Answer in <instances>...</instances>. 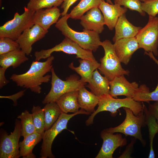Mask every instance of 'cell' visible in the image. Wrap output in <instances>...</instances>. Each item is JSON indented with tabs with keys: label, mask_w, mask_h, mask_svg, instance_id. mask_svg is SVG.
Returning a JSON list of instances; mask_svg holds the SVG:
<instances>
[{
	"label": "cell",
	"mask_w": 158,
	"mask_h": 158,
	"mask_svg": "<svg viewBox=\"0 0 158 158\" xmlns=\"http://www.w3.org/2000/svg\"><path fill=\"white\" fill-rule=\"evenodd\" d=\"M54 59V56L51 55L44 62L33 61L26 72L20 74H13L10 79L18 86L29 89L36 93L40 94L42 92L41 85L48 83L51 77V75H45L51 71Z\"/></svg>",
	"instance_id": "cell-1"
},
{
	"label": "cell",
	"mask_w": 158,
	"mask_h": 158,
	"mask_svg": "<svg viewBox=\"0 0 158 158\" xmlns=\"http://www.w3.org/2000/svg\"><path fill=\"white\" fill-rule=\"evenodd\" d=\"M69 18V14L62 16L56 22L55 26L65 37L75 42L83 49L92 52L96 51L101 42L99 34L84 29L82 32L75 31L68 24L67 20Z\"/></svg>",
	"instance_id": "cell-2"
},
{
	"label": "cell",
	"mask_w": 158,
	"mask_h": 158,
	"mask_svg": "<svg viewBox=\"0 0 158 158\" xmlns=\"http://www.w3.org/2000/svg\"><path fill=\"white\" fill-rule=\"evenodd\" d=\"M99 97L97 109L86 121V125L87 126L93 123L95 116L101 112L109 111L112 116H114L119 109L126 107L131 109L135 115H137L143 110V104L132 98L126 97L123 99H115L109 94L103 95Z\"/></svg>",
	"instance_id": "cell-3"
},
{
	"label": "cell",
	"mask_w": 158,
	"mask_h": 158,
	"mask_svg": "<svg viewBox=\"0 0 158 158\" xmlns=\"http://www.w3.org/2000/svg\"><path fill=\"white\" fill-rule=\"evenodd\" d=\"M51 72V87L49 92L42 101L44 104L55 102L63 94L70 92L79 90L87 85V83L83 82L76 74L71 75L66 78L65 80H63L57 75L53 67Z\"/></svg>",
	"instance_id": "cell-4"
},
{
	"label": "cell",
	"mask_w": 158,
	"mask_h": 158,
	"mask_svg": "<svg viewBox=\"0 0 158 158\" xmlns=\"http://www.w3.org/2000/svg\"><path fill=\"white\" fill-rule=\"evenodd\" d=\"M100 46L103 47L104 51V56L100 59V65L98 68L100 73L110 81L119 75H128L129 71L122 68L111 42L106 40L101 42Z\"/></svg>",
	"instance_id": "cell-5"
},
{
	"label": "cell",
	"mask_w": 158,
	"mask_h": 158,
	"mask_svg": "<svg viewBox=\"0 0 158 158\" xmlns=\"http://www.w3.org/2000/svg\"><path fill=\"white\" fill-rule=\"evenodd\" d=\"M123 108L126 113V118L123 122L117 126L106 129L105 130L112 133L118 132L123 134L126 136H133L138 139L143 146H145L146 142L143 138L141 130V127L146 125L144 110L135 115L130 109L126 107Z\"/></svg>",
	"instance_id": "cell-6"
},
{
	"label": "cell",
	"mask_w": 158,
	"mask_h": 158,
	"mask_svg": "<svg viewBox=\"0 0 158 158\" xmlns=\"http://www.w3.org/2000/svg\"><path fill=\"white\" fill-rule=\"evenodd\" d=\"M90 113L82 109L71 114L62 112L59 118L52 126L45 131L43 135L42 142L40 155L41 158H54L55 156L51 151L53 142L57 135L64 129H67L68 121L74 116L78 114L89 115Z\"/></svg>",
	"instance_id": "cell-7"
},
{
	"label": "cell",
	"mask_w": 158,
	"mask_h": 158,
	"mask_svg": "<svg viewBox=\"0 0 158 158\" xmlns=\"http://www.w3.org/2000/svg\"><path fill=\"white\" fill-rule=\"evenodd\" d=\"M24 12L20 15L16 13L13 18L0 27V37H8L16 40L20 35L26 29L34 25L33 17L35 11L25 6Z\"/></svg>",
	"instance_id": "cell-8"
},
{
	"label": "cell",
	"mask_w": 158,
	"mask_h": 158,
	"mask_svg": "<svg viewBox=\"0 0 158 158\" xmlns=\"http://www.w3.org/2000/svg\"><path fill=\"white\" fill-rule=\"evenodd\" d=\"M62 51L68 54H74L76 58L91 61H96L92 51L85 50L77 43L70 38L65 37L60 44L53 48L48 49H42L36 51L34 53L35 61H39L41 59L47 58L51 56L54 52Z\"/></svg>",
	"instance_id": "cell-9"
},
{
	"label": "cell",
	"mask_w": 158,
	"mask_h": 158,
	"mask_svg": "<svg viewBox=\"0 0 158 158\" xmlns=\"http://www.w3.org/2000/svg\"><path fill=\"white\" fill-rule=\"evenodd\" d=\"M147 24L139 31L135 37L140 48L145 52H152L158 55V17L149 16Z\"/></svg>",
	"instance_id": "cell-10"
},
{
	"label": "cell",
	"mask_w": 158,
	"mask_h": 158,
	"mask_svg": "<svg viewBox=\"0 0 158 158\" xmlns=\"http://www.w3.org/2000/svg\"><path fill=\"white\" fill-rule=\"evenodd\" d=\"M20 121L16 119L13 131L8 135L2 128L0 131V158H18L20 157L19 140L21 136Z\"/></svg>",
	"instance_id": "cell-11"
},
{
	"label": "cell",
	"mask_w": 158,
	"mask_h": 158,
	"mask_svg": "<svg viewBox=\"0 0 158 158\" xmlns=\"http://www.w3.org/2000/svg\"><path fill=\"white\" fill-rule=\"evenodd\" d=\"M103 140L102 147L96 158H112L115 150L118 147H123L127 144V140L120 133L114 134L105 129L100 133Z\"/></svg>",
	"instance_id": "cell-12"
},
{
	"label": "cell",
	"mask_w": 158,
	"mask_h": 158,
	"mask_svg": "<svg viewBox=\"0 0 158 158\" xmlns=\"http://www.w3.org/2000/svg\"><path fill=\"white\" fill-rule=\"evenodd\" d=\"M48 32L37 24L25 30L16 40L20 47L27 55L32 50V45L36 42L44 37Z\"/></svg>",
	"instance_id": "cell-13"
},
{
	"label": "cell",
	"mask_w": 158,
	"mask_h": 158,
	"mask_svg": "<svg viewBox=\"0 0 158 158\" xmlns=\"http://www.w3.org/2000/svg\"><path fill=\"white\" fill-rule=\"evenodd\" d=\"M109 94L113 97L124 95L133 98L138 88V84L135 82L130 83L121 75L115 77L110 81Z\"/></svg>",
	"instance_id": "cell-14"
},
{
	"label": "cell",
	"mask_w": 158,
	"mask_h": 158,
	"mask_svg": "<svg viewBox=\"0 0 158 158\" xmlns=\"http://www.w3.org/2000/svg\"><path fill=\"white\" fill-rule=\"evenodd\" d=\"M116 55L121 63L127 65L134 53L140 48L136 37L122 38L113 44Z\"/></svg>",
	"instance_id": "cell-15"
},
{
	"label": "cell",
	"mask_w": 158,
	"mask_h": 158,
	"mask_svg": "<svg viewBox=\"0 0 158 158\" xmlns=\"http://www.w3.org/2000/svg\"><path fill=\"white\" fill-rule=\"evenodd\" d=\"M80 19V24L85 29L93 31L99 34L101 33L104 29V19L98 7L90 10L86 14L82 16Z\"/></svg>",
	"instance_id": "cell-16"
},
{
	"label": "cell",
	"mask_w": 158,
	"mask_h": 158,
	"mask_svg": "<svg viewBox=\"0 0 158 158\" xmlns=\"http://www.w3.org/2000/svg\"><path fill=\"white\" fill-rule=\"evenodd\" d=\"M98 7L103 15L105 25L111 30L114 28L119 18L128 10L127 8L117 4H110L104 1Z\"/></svg>",
	"instance_id": "cell-17"
},
{
	"label": "cell",
	"mask_w": 158,
	"mask_h": 158,
	"mask_svg": "<svg viewBox=\"0 0 158 158\" xmlns=\"http://www.w3.org/2000/svg\"><path fill=\"white\" fill-rule=\"evenodd\" d=\"M61 13L57 7L43 8L36 11L34 15V24H37L48 30L51 25L56 23Z\"/></svg>",
	"instance_id": "cell-18"
},
{
	"label": "cell",
	"mask_w": 158,
	"mask_h": 158,
	"mask_svg": "<svg viewBox=\"0 0 158 158\" xmlns=\"http://www.w3.org/2000/svg\"><path fill=\"white\" fill-rule=\"evenodd\" d=\"M114 28L115 33L112 38L114 42L121 39L135 37L142 28L130 23L124 14L119 18Z\"/></svg>",
	"instance_id": "cell-19"
},
{
	"label": "cell",
	"mask_w": 158,
	"mask_h": 158,
	"mask_svg": "<svg viewBox=\"0 0 158 158\" xmlns=\"http://www.w3.org/2000/svg\"><path fill=\"white\" fill-rule=\"evenodd\" d=\"M88 83L85 86L89 88L96 95L99 97L109 94L110 81L106 77L102 76L97 69L93 72L92 78Z\"/></svg>",
	"instance_id": "cell-20"
},
{
	"label": "cell",
	"mask_w": 158,
	"mask_h": 158,
	"mask_svg": "<svg viewBox=\"0 0 158 158\" xmlns=\"http://www.w3.org/2000/svg\"><path fill=\"white\" fill-rule=\"evenodd\" d=\"M79 66H74L73 62L69 65V67L72 70L75 71L81 77L80 80L83 82L89 83L91 80L94 71L97 69L100 63L97 61H91L85 59H80Z\"/></svg>",
	"instance_id": "cell-21"
},
{
	"label": "cell",
	"mask_w": 158,
	"mask_h": 158,
	"mask_svg": "<svg viewBox=\"0 0 158 158\" xmlns=\"http://www.w3.org/2000/svg\"><path fill=\"white\" fill-rule=\"evenodd\" d=\"M78 90L69 92L59 97L56 102L62 112L76 113L80 108L78 102Z\"/></svg>",
	"instance_id": "cell-22"
},
{
	"label": "cell",
	"mask_w": 158,
	"mask_h": 158,
	"mask_svg": "<svg viewBox=\"0 0 158 158\" xmlns=\"http://www.w3.org/2000/svg\"><path fill=\"white\" fill-rule=\"evenodd\" d=\"M26 55L21 49L0 55V67L6 70L10 66L16 68L28 60Z\"/></svg>",
	"instance_id": "cell-23"
},
{
	"label": "cell",
	"mask_w": 158,
	"mask_h": 158,
	"mask_svg": "<svg viewBox=\"0 0 158 158\" xmlns=\"http://www.w3.org/2000/svg\"><path fill=\"white\" fill-rule=\"evenodd\" d=\"M99 97L83 87L78 90V102L80 108L90 113L95 111V107L98 105Z\"/></svg>",
	"instance_id": "cell-24"
},
{
	"label": "cell",
	"mask_w": 158,
	"mask_h": 158,
	"mask_svg": "<svg viewBox=\"0 0 158 158\" xmlns=\"http://www.w3.org/2000/svg\"><path fill=\"white\" fill-rule=\"evenodd\" d=\"M43 135L34 132L24 138L19 142L20 156L23 158H35L32 150L35 146L42 139Z\"/></svg>",
	"instance_id": "cell-25"
},
{
	"label": "cell",
	"mask_w": 158,
	"mask_h": 158,
	"mask_svg": "<svg viewBox=\"0 0 158 158\" xmlns=\"http://www.w3.org/2000/svg\"><path fill=\"white\" fill-rule=\"evenodd\" d=\"M42 109L45 117V131L50 128L55 123L62 112L56 102L46 104Z\"/></svg>",
	"instance_id": "cell-26"
},
{
	"label": "cell",
	"mask_w": 158,
	"mask_h": 158,
	"mask_svg": "<svg viewBox=\"0 0 158 158\" xmlns=\"http://www.w3.org/2000/svg\"><path fill=\"white\" fill-rule=\"evenodd\" d=\"M104 0H82L75 7L69 14V18L74 19H80L83 14L91 9L99 7Z\"/></svg>",
	"instance_id": "cell-27"
},
{
	"label": "cell",
	"mask_w": 158,
	"mask_h": 158,
	"mask_svg": "<svg viewBox=\"0 0 158 158\" xmlns=\"http://www.w3.org/2000/svg\"><path fill=\"white\" fill-rule=\"evenodd\" d=\"M143 110L145 116L146 124L148 127L149 131L150 151L148 158H154L155 154L153 147V140L156 134L158 133V124L155 117L148 112L147 109L144 104Z\"/></svg>",
	"instance_id": "cell-28"
},
{
	"label": "cell",
	"mask_w": 158,
	"mask_h": 158,
	"mask_svg": "<svg viewBox=\"0 0 158 158\" xmlns=\"http://www.w3.org/2000/svg\"><path fill=\"white\" fill-rule=\"evenodd\" d=\"M133 98L137 102L148 103L151 101H158V81L155 89L152 92L145 85H141L139 87Z\"/></svg>",
	"instance_id": "cell-29"
},
{
	"label": "cell",
	"mask_w": 158,
	"mask_h": 158,
	"mask_svg": "<svg viewBox=\"0 0 158 158\" xmlns=\"http://www.w3.org/2000/svg\"><path fill=\"white\" fill-rule=\"evenodd\" d=\"M17 118L20 119L21 136L25 138L35 132L32 114L26 110L22 112Z\"/></svg>",
	"instance_id": "cell-30"
},
{
	"label": "cell",
	"mask_w": 158,
	"mask_h": 158,
	"mask_svg": "<svg viewBox=\"0 0 158 158\" xmlns=\"http://www.w3.org/2000/svg\"><path fill=\"white\" fill-rule=\"evenodd\" d=\"M35 132L43 135L45 122L44 112L40 106H33L31 110Z\"/></svg>",
	"instance_id": "cell-31"
},
{
	"label": "cell",
	"mask_w": 158,
	"mask_h": 158,
	"mask_svg": "<svg viewBox=\"0 0 158 158\" xmlns=\"http://www.w3.org/2000/svg\"><path fill=\"white\" fill-rule=\"evenodd\" d=\"M64 0H29L27 8L35 11L37 10L59 6Z\"/></svg>",
	"instance_id": "cell-32"
},
{
	"label": "cell",
	"mask_w": 158,
	"mask_h": 158,
	"mask_svg": "<svg viewBox=\"0 0 158 158\" xmlns=\"http://www.w3.org/2000/svg\"><path fill=\"white\" fill-rule=\"evenodd\" d=\"M21 49L16 40L8 37H0V55Z\"/></svg>",
	"instance_id": "cell-33"
},
{
	"label": "cell",
	"mask_w": 158,
	"mask_h": 158,
	"mask_svg": "<svg viewBox=\"0 0 158 158\" xmlns=\"http://www.w3.org/2000/svg\"><path fill=\"white\" fill-rule=\"evenodd\" d=\"M114 4H117L121 6L132 10L138 12L141 15L145 16V13L141 9L142 3L139 0H114Z\"/></svg>",
	"instance_id": "cell-34"
},
{
	"label": "cell",
	"mask_w": 158,
	"mask_h": 158,
	"mask_svg": "<svg viewBox=\"0 0 158 158\" xmlns=\"http://www.w3.org/2000/svg\"><path fill=\"white\" fill-rule=\"evenodd\" d=\"M141 9L149 16H156L158 14V0H148L142 2Z\"/></svg>",
	"instance_id": "cell-35"
},
{
	"label": "cell",
	"mask_w": 158,
	"mask_h": 158,
	"mask_svg": "<svg viewBox=\"0 0 158 158\" xmlns=\"http://www.w3.org/2000/svg\"><path fill=\"white\" fill-rule=\"evenodd\" d=\"M147 111L150 114L155 117L158 124V101L155 102L152 104H150L149 106Z\"/></svg>",
	"instance_id": "cell-36"
},
{
	"label": "cell",
	"mask_w": 158,
	"mask_h": 158,
	"mask_svg": "<svg viewBox=\"0 0 158 158\" xmlns=\"http://www.w3.org/2000/svg\"><path fill=\"white\" fill-rule=\"evenodd\" d=\"M78 0H64L62 4L61 8L63 10L61 15L63 16L67 14L70 6Z\"/></svg>",
	"instance_id": "cell-37"
},
{
	"label": "cell",
	"mask_w": 158,
	"mask_h": 158,
	"mask_svg": "<svg viewBox=\"0 0 158 158\" xmlns=\"http://www.w3.org/2000/svg\"><path fill=\"white\" fill-rule=\"evenodd\" d=\"M6 70L1 67H0V88L2 89L4 86L6 85L9 81L6 78L5 73Z\"/></svg>",
	"instance_id": "cell-38"
},
{
	"label": "cell",
	"mask_w": 158,
	"mask_h": 158,
	"mask_svg": "<svg viewBox=\"0 0 158 158\" xmlns=\"http://www.w3.org/2000/svg\"><path fill=\"white\" fill-rule=\"evenodd\" d=\"M107 2L110 4H113L111 0H106Z\"/></svg>",
	"instance_id": "cell-39"
},
{
	"label": "cell",
	"mask_w": 158,
	"mask_h": 158,
	"mask_svg": "<svg viewBox=\"0 0 158 158\" xmlns=\"http://www.w3.org/2000/svg\"><path fill=\"white\" fill-rule=\"evenodd\" d=\"M139 0L141 2H144L148 0Z\"/></svg>",
	"instance_id": "cell-40"
}]
</instances>
